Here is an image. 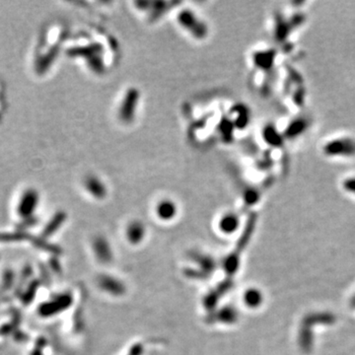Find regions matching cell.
I'll use <instances>...</instances> for the list:
<instances>
[{
	"label": "cell",
	"instance_id": "7a4b0ae2",
	"mask_svg": "<svg viewBox=\"0 0 355 355\" xmlns=\"http://www.w3.org/2000/svg\"><path fill=\"white\" fill-rule=\"evenodd\" d=\"M178 20H179L180 25L188 30L194 37L197 39H203L206 37L208 32L207 26L193 11H182L178 16Z\"/></svg>",
	"mask_w": 355,
	"mask_h": 355
},
{
	"label": "cell",
	"instance_id": "52a82bcc",
	"mask_svg": "<svg viewBox=\"0 0 355 355\" xmlns=\"http://www.w3.org/2000/svg\"><path fill=\"white\" fill-rule=\"evenodd\" d=\"M155 213L160 220L171 221L177 216L178 207L173 200L163 199L157 203Z\"/></svg>",
	"mask_w": 355,
	"mask_h": 355
},
{
	"label": "cell",
	"instance_id": "8992f818",
	"mask_svg": "<svg viewBox=\"0 0 355 355\" xmlns=\"http://www.w3.org/2000/svg\"><path fill=\"white\" fill-rule=\"evenodd\" d=\"M84 186L86 191L95 198L103 199L107 196V188L105 184L96 176H88L85 179Z\"/></svg>",
	"mask_w": 355,
	"mask_h": 355
},
{
	"label": "cell",
	"instance_id": "ba28073f",
	"mask_svg": "<svg viewBox=\"0 0 355 355\" xmlns=\"http://www.w3.org/2000/svg\"><path fill=\"white\" fill-rule=\"evenodd\" d=\"M218 227L224 234H232L239 227V218L234 213H227L220 218Z\"/></svg>",
	"mask_w": 355,
	"mask_h": 355
},
{
	"label": "cell",
	"instance_id": "30bf717a",
	"mask_svg": "<svg viewBox=\"0 0 355 355\" xmlns=\"http://www.w3.org/2000/svg\"><path fill=\"white\" fill-rule=\"evenodd\" d=\"M261 302H262V295L257 289L251 288L244 293V303L247 306L251 308H256L261 304Z\"/></svg>",
	"mask_w": 355,
	"mask_h": 355
},
{
	"label": "cell",
	"instance_id": "6da1fadb",
	"mask_svg": "<svg viewBox=\"0 0 355 355\" xmlns=\"http://www.w3.org/2000/svg\"><path fill=\"white\" fill-rule=\"evenodd\" d=\"M140 94L137 88H130L124 94V97L121 101L118 116L120 120L125 123L131 122L135 119L137 110L138 107Z\"/></svg>",
	"mask_w": 355,
	"mask_h": 355
},
{
	"label": "cell",
	"instance_id": "9c48e42d",
	"mask_svg": "<svg viewBox=\"0 0 355 355\" xmlns=\"http://www.w3.org/2000/svg\"><path fill=\"white\" fill-rule=\"evenodd\" d=\"M216 317L221 323L233 324L238 320V312L233 307H224L219 311Z\"/></svg>",
	"mask_w": 355,
	"mask_h": 355
},
{
	"label": "cell",
	"instance_id": "3957f363",
	"mask_svg": "<svg viewBox=\"0 0 355 355\" xmlns=\"http://www.w3.org/2000/svg\"><path fill=\"white\" fill-rule=\"evenodd\" d=\"M98 285L103 291L113 296H121L125 293L124 284L119 279L112 276H100L98 278Z\"/></svg>",
	"mask_w": 355,
	"mask_h": 355
},
{
	"label": "cell",
	"instance_id": "5b68a950",
	"mask_svg": "<svg viewBox=\"0 0 355 355\" xmlns=\"http://www.w3.org/2000/svg\"><path fill=\"white\" fill-rule=\"evenodd\" d=\"M93 251L102 263H109L113 259V251L109 242L104 237H97L93 241Z\"/></svg>",
	"mask_w": 355,
	"mask_h": 355
},
{
	"label": "cell",
	"instance_id": "277c9868",
	"mask_svg": "<svg viewBox=\"0 0 355 355\" xmlns=\"http://www.w3.org/2000/svg\"><path fill=\"white\" fill-rule=\"evenodd\" d=\"M145 234V225L139 220L131 221L125 230V236L127 238V241L132 245L140 244L144 240Z\"/></svg>",
	"mask_w": 355,
	"mask_h": 355
}]
</instances>
